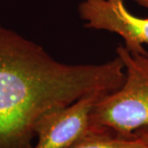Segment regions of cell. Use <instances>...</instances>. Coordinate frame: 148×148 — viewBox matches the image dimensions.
Returning a JSON list of instances; mask_svg holds the SVG:
<instances>
[{"instance_id": "cell-7", "label": "cell", "mask_w": 148, "mask_h": 148, "mask_svg": "<svg viewBox=\"0 0 148 148\" xmlns=\"http://www.w3.org/2000/svg\"><path fill=\"white\" fill-rule=\"evenodd\" d=\"M138 5L148 9V0H134Z\"/></svg>"}, {"instance_id": "cell-2", "label": "cell", "mask_w": 148, "mask_h": 148, "mask_svg": "<svg viewBox=\"0 0 148 148\" xmlns=\"http://www.w3.org/2000/svg\"><path fill=\"white\" fill-rule=\"evenodd\" d=\"M116 53L124 67L123 83L95 103L90 125L133 137L137 130L148 127V51L130 53L119 44Z\"/></svg>"}, {"instance_id": "cell-1", "label": "cell", "mask_w": 148, "mask_h": 148, "mask_svg": "<svg viewBox=\"0 0 148 148\" xmlns=\"http://www.w3.org/2000/svg\"><path fill=\"white\" fill-rule=\"evenodd\" d=\"M125 77L118 56L100 64H69L0 26V148H33L44 115L93 92L118 90Z\"/></svg>"}, {"instance_id": "cell-4", "label": "cell", "mask_w": 148, "mask_h": 148, "mask_svg": "<svg viewBox=\"0 0 148 148\" xmlns=\"http://www.w3.org/2000/svg\"><path fill=\"white\" fill-rule=\"evenodd\" d=\"M105 95L90 93L44 115L36 128L37 143L33 148H69L78 143L89 131L93 107Z\"/></svg>"}, {"instance_id": "cell-3", "label": "cell", "mask_w": 148, "mask_h": 148, "mask_svg": "<svg viewBox=\"0 0 148 148\" xmlns=\"http://www.w3.org/2000/svg\"><path fill=\"white\" fill-rule=\"evenodd\" d=\"M77 10L85 27L120 36L130 53L146 51L143 45H148V18L132 15L124 0H82Z\"/></svg>"}, {"instance_id": "cell-6", "label": "cell", "mask_w": 148, "mask_h": 148, "mask_svg": "<svg viewBox=\"0 0 148 148\" xmlns=\"http://www.w3.org/2000/svg\"><path fill=\"white\" fill-rule=\"evenodd\" d=\"M134 136L143 143L146 148H148V127H142L137 130L134 132Z\"/></svg>"}, {"instance_id": "cell-5", "label": "cell", "mask_w": 148, "mask_h": 148, "mask_svg": "<svg viewBox=\"0 0 148 148\" xmlns=\"http://www.w3.org/2000/svg\"><path fill=\"white\" fill-rule=\"evenodd\" d=\"M69 148H146L135 136L124 137L105 128L90 126L78 143Z\"/></svg>"}]
</instances>
